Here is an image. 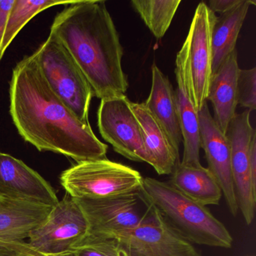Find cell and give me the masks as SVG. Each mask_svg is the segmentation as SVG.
Listing matches in <instances>:
<instances>
[{
    "instance_id": "cb8c5ba5",
    "label": "cell",
    "mask_w": 256,
    "mask_h": 256,
    "mask_svg": "<svg viewBox=\"0 0 256 256\" xmlns=\"http://www.w3.org/2000/svg\"><path fill=\"white\" fill-rule=\"evenodd\" d=\"M236 101L246 110L256 108V68L240 70L236 79Z\"/></svg>"
},
{
    "instance_id": "2e32d148",
    "label": "cell",
    "mask_w": 256,
    "mask_h": 256,
    "mask_svg": "<svg viewBox=\"0 0 256 256\" xmlns=\"http://www.w3.org/2000/svg\"><path fill=\"white\" fill-rule=\"evenodd\" d=\"M143 137L146 163L158 174H172L180 161V152L172 146L168 137L143 103L131 102Z\"/></svg>"
},
{
    "instance_id": "7402d4cb",
    "label": "cell",
    "mask_w": 256,
    "mask_h": 256,
    "mask_svg": "<svg viewBox=\"0 0 256 256\" xmlns=\"http://www.w3.org/2000/svg\"><path fill=\"white\" fill-rule=\"evenodd\" d=\"M180 0H132L131 5L157 40L172 24Z\"/></svg>"
},
{
    "instance_id": "30bf717a",
    "label": "cell",
    "mask_w": 256,
    "mask_h": 256,
    "mask_svg": "<svg viewBox=\"0 0 256 256\" xmlns=\"http://www.w3.org/2000/svg\"><path fill=\"white\" fill-rule=\"evenodd\" d=\"M97 118L102 137L115 152L132 161L146 162L140 125L126 95L101 100Z\"/></svg>"
},
{
    "instance_id": "ffe728a7",
    "label": "cell",
    "mask_w": 256,
    "mask_h": 256,
    "mask_svg": "<svg viewBox=\"0 0 256 256\" xmlns=\"http://www.w3.org/2000/svg\"><path fill=\"white\" fill-rule=\"evenodd\" d=\"M252 4L256 5V2L242 0L240 4L216 18L211 35L212 74L218 70L226 58L236 50L238 36Z\"/></svg>"
},
{
    "instance_id": "8fae6325",
    "label": "cell",
    "mask_w": 256,
    "mask_h": 256,
    "mask_svg": "<svg viewBox=\"0 0 256 256\" xmlns=\"http://www.w3.org/2000/svg\"><path fill=\"white\" fill-rule=\"evenodd\" d=\"M115 239L130 256H202L154 206L138 227Z\"/></svg>"
},
{
    "instance_id": "8992f818",
    "label": "cell",
    "mask_w": 256,
    "mask_h": 256,
    "mask_svg": "<svg viewBox=\"0 0 256 256\" xmlns=\"http://www.w3.org/2000/svg\"><path fill=\"white\" fill-rule=\"evenodd\" d=\"M216 18L205 2H200L181 48L184 53V68L188 94L198 113L206 102L212 74L211 35Z\"/></svg>"
},
{
    "instance_id": "7a4b0ae2",
    "label": "cell",
    "mask_w": 256,
    "mask_h": 256,
    "mask_svg": "<svg viewBox=\"0 0 256 256\" xmlns=\"http://www.w3.org/2000/svg\"><path fill=\"white\" fill-rule=\"evenodd\" d=\"M74 58L100 100L125 95L124 48L104 1L79 0L66 6L50 28Z\"/></svg>"
},
{
    "instance_id": "52a82bcc",
    "label": "cell",
    "mask_w": 256,
    "mask_h": 256,
    "mask_svg": "<svg viewBox=\"0 0 256 256\" xmlns=\"http://www.w3.org/2000/svg\"><path fill=\"white\" fill-rule=\"evenodd\" d=\"M76 200L88 221L89 235L102 238H118L132 232L154 210L140 191L118 197Z\"/></svg>"
},
{
    "instance_id": "5bb4252c",
    "label": "cell",
    "mask_w": 256,
    "mask_h": 256,
    "mask_svg": "<svg viewBox=\"0 0 256 256\" xmlns=\"http://www.w3.org/2000/svg\"><path fill=\"white\" fill-rule=\"evenodd\" d=\"M52 206L0 200V256H19L30 233L48 216Z\"/></svg>"
},
{
    "instance_id": "9c48e42d",
    "label": "cell",
    "mask_w": 256,
    "mask_h": 256,
    "mask_svg": "<svg viewBox=\"0 0 256 256\" xmlns=\"http://www.w3.org/2000/svg\"><path fill=\"white\" fill-rule=\"evenodd\" d=\"M252 112L236 114L228 127L226 136L230 148L232 179L238 209L250 226L254 216L256 204V178L250 167L252 142L256 130L250 124Z\"/></svg>"
},
{
    "instance_id": "f1b7e54d",
    "label": "cell",
    "mask_w": 256,
    "mask_h": 256,
    "mask_svg": "<svg viewBox=\"0 0 256 256\" xmlns=\"http://www.w3.org/2000/svg\"></svg>"
},
{
    "instance_id": "7c38bea8",
    "label": "cell",
    "mask_w": 256,
    "mask_h": 256,
    "mask_svg": "<svg viewBox=\"0 0 256 256\" xmlns=\"http://www.w3.org/2000/svg\"><path fill=\"white\" fill-rule=\"evenodd\" d=\"M0 198L52 206L59 202L53 187L22 160L0 152Z\"/></svg>"
},
{
    "instance_id": "6da1fadb",
    "label": "cell",
    "mask_w": 256,
    "mask_h": 256,
    "mask_svg": "<svg viewBox=\"0 0 256 256\" xmlns=\"http://www.w3.org/2000/svg\"><path fill=\"white\" fill-rule=\"evenodd\" d=\"M10 98L18 132L38 150L62 154L76 162L106 158L108 145L52 91L32 54L13 70Z\"/></svg>"
},
{
    "instance_id": "3957f363",
    "label": "cell",
    "mask_w": 256,
    "mask_h": 256,
    "mask_svg": "<svg viewBox=\"0 0 256 256\" xmlns=\"http://www.w3.org/2000/svg\"><path fill=\"white\" fill-rule=\"evenodd\" d=\"M140 192L164 220L188 242L220 248L232 246L233 238L224 224L206 206L188 198L168 182L144 178Z\"/></svg>"
},
{
    "instance_id": "4316f807",
    "label": "cell",
    "mask_w": 256,
    "mask_h": 256,
    "mask_svg": "<svg viewBox=\"0 0 256 256\" xmlns=\"http://www.w3.org/2000/svg\"><path fill=\"white\" fill-rule=\"evenodd\" d=\"M47 256H48V254H47Z\"/></svg>"
},
{
    "instance_id": "ba28073f",
    "label": "cell",
    "mask_w": 256,
    "mask_h": 256,
    "mask_svg": "<svg viewBox=\"0 0 256 256\" xmlns=\"http://www.w3.org/2000/svg\"><path fill=\"white\" fill-rule=\"evenodd\" d=\"M89 235V226L77 200L66 194L26 241L36 251L58 256L68 252Z\"/></svg>"
},
{
    "instance_id": "d6986e66",
    "label": "cell",
    "mask_w": 256,
    "mask_h": 256,
    "mask_svg": "<svg viewBox=\"0 0 256 256\" xmlns=\"http://www.w3.org/2000/svg\"><path fill=\"white\" fill-rule=\"evenodd\" d=\"M169 184L180 192L203 205H218L222 192L208 168L176 166L172 173Z\"/></svg>"
},
{
    "instance_id": "83f0119b",
    "label": "cell",
    "mask_w": 256,
    "mask_h": 256,
    "mask_svg": "<svg viewBox=\"0 0 256 256\" xmlns=\"http://www.w3.org/2000/svg\"><path fill=\"white\" fill-rule=\"evenodd\" d=\"M0 200H1V198H0Z\"/></svg>"
},
{
    "instance_id": "277c9868",
    "label": "cell",
    "mask_w": 256,
    "mask_h": 256,
    "mask_svg": "<svg viewBox=\"0 0 256 256\" xmlns=\"http://www.w3.org/2000/svg\"><path fill=\"white\" fill-rule=\"evenodd\" d=\"M32 56L52 91L82 122L90 124L94 91L66 48L50 34Z\"/></svg>"
},
{
    "instance_id": "ac0fdd59",
    "label": "cell",
    "mask_w": 256,
    "mask_h": 256,
    "mask_svg": "<svg viewBox=\"0 0 256 256\" xmlns=\"http://www.w3.org/2000/svg\"><path fill=\"white\" fill-rule=\"evenodd\" d=\"M151 72L150 92L144 104L166 132L172 146L180 152L182 136L173 86L155 62L151 67Z\"/></svg>"
},
{
    "instance_id": "44dd1931",
    "label": "cell",
    "mask_w": 256,
    "mask_h": 256,
    "mask_svg": "<svg viewBox=\"0 0 256 256\" xmlns=\"http://www.w3.org/2000/svg\"><path fill=\"white\" fill-rule=\"evenodd\" d=\"M74 1H62V0H14L7 20L6 28L4 34L0 55L4 56L6 50L8 48L18 34L23 29L24 26L32 20L36 16L47 8L55 6H67L73 4Z\"/></svg>"
},
{
    "instance_id": "603a6c76",
    "label": "cell",
    "mask_w": 256,
    "mask_h": 256,
    "mask_svg": "<svg viewBox=\"0 0 256 256\" xmlns=\"http://www.w3.org/2000/svg\"><path fill=\"white\" fill-rule=\"evenodd\" d=\"M58 256H130L115 238L88 235L68 252Z\"/></svg>"
},
{
    "instance_id": "5b68a950",
    "label": "cell",
    "mask_w": 256,
    "mask_h": 256,
    "mask_svg": "<svg viewBox=\"0 0 256 256\" xmlns=\"http://www.w3.org/2000/svg\"><path fill=\"white\" fill-rule=\"evenodd\" d=\"M143 176L130 166L107 158L73 164L61 174L66 194L76 199H102L140 191Z\"/></svg>"
},
{
    "instance_id": "484cf974",
    "label": "cell",
    "mask_w": 256,
    "mask_h": 256,
    "mask_svg": "<svg viewBox=\"0 0 256 256\" xmlns=\"http://www.w3.org/2000/svg\"><path fill=\"white\" fill-rule=\"evenodd\" d=\"M14 0H0V48L4 40V34H5L6 28L7 20L12 7L14 4ZM2 60V56L0 55V60Z\"/></svg>"
},
{
    "instance_id": "9a60e30c",
    "label": "cell",
    "mask_w": 256,
    "mask_h": 256,
    "mask_svg": "<svg viewBox=\"0 0 256 256\" xmlns=\"http://www.w3.org/2000/svg\"><path fill=\"white\" fill-rule=\"evenodd\" d=\"M176 88L174 91L178 120L184 142V154L180 164L199 167L200 163V130L198 114L194 109L187 88L182 49L178 53L175 62Z\"/></svg>"
},
{
    "instance_id": "d4e9b609",
    "label": "cell",
    "mask_w": 256,
    "mask_h": 256,
    "mask_svg": "<svg viewBox=\"0 0 256 256\" xmlns=\"http://www.w3.org/2000/svg\"><path fill=\"white\" fill-rule=\"evenodd\" d=\"M242 0H210L208 8L214 13L224 14L242 2Z\"/></svg>"
},
{
    "instance_id": "4fadbf2b",
    "label": "cell",
    "mask_w": 256,
    "mask_h": 256,
    "mask_svg": "<svg viewBox=\"0 0 256 256\" xmlns=\"http://www.w3.org/2000/svg\"><path fill=\"white\" fill-rule=\"evenodd\" d=\"M198 114L200 148L204 151L208 169L220 185L229 211L234 216H236L239 209L232 179L228 139L216 124L210 112L208 102L204 104Z\"/></svg>"
},
{
    "instance_id": "e0dca14e",
    "label": "cell",
    "mask_w": 256,
    "mask_h": 256,
    "mask_svg": "<svg viewBox=\"0 0 256 256\" xmlns=\"http://www.w3.org/2000/svg\"><path fill=\"white\" fill-rule=\"evenodd\" d=\"M238 52L234 50L218 70L212 74L206 102L214 108V119L218 128L226 134L228 127L236 114V79L238 72Z\"/></svg>"
}]
</instances>
